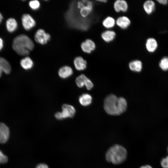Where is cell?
Wrapping results in <instances>:
<instances>
[{"instance_id": "6da1fadb", "label": "cell", "mask_w": 168, "mask_h": 168, "mask_svg": "<svg viewBox=\"0 0 168 168\" xmlns=\"http://www.w3.org/2000/svg\"><path fill=\"white\" fill-rule=\"evenodd\" d=\"M126 100L124 98H118L114 94L107 96L104 101V109L108 114L113 115L121 114L124 112L127 108Z\"/></svg>"}, {"instance_id": "7a4b0ae2", "label": "cell", "mask_w": 168, "mask_h": 168, "mask_svg": "<svg viewBox=\"0 0 168 168\" xmlns=\"http://www.w3.org/2000/svg\"><path fill=\"white\" fill-rule=\"evenodd\" d=\"M32 40L25 35L21 34L15 37L12 43V48L19 55L26 56L34 48Z\"/></svg>"}, {"instance_id": "3957f363", "label": "cell", "mask_w": 168, "mask_h": 168, "mask_svg": "<svg viewBox=\"0 0 168 168\" xmlns=\"http://www.w3.org/2000/svg\"><path fill=\"white\" fill-rule=\"evenodd\" d=\"M127 155L126 149L123 146L115 144L110 147L105 154L106 161L115 165L119 164L124 161Z\"/></svg>"}, {"instance_id": "277c9868", "label": "cell", "mask_w": 168, "mask_h": 168, "mask_svg": "<svg viewBox=\"0 0 168 168\" xmlns=\"http://www.w3.org/2000/svg\"><path fill=\"white\" fill-rule=\"evenodd\" d=\"M77 8L79 9V13L82 17H87L91 13L93 7V3L87 0L78 1L76 3Z\"/></svg>"}, {"instance_id": "5b68a950", "label": "cell", "mask_w": 168, "mask_h": 168, "mask_svg": "<svg viewBox=\"0 0 168 168\" xmlns=\"http://www.w3.org/2000/svg\"><path fill=\"white\" fill-rule=\"evenodd\" d=\"M34 37L36 42L43 45L46 44L51 38L50 35L42 29H38L36 31Z\"/></svg>"}, {"instance_id": "8992f818", "label": "cell", "mask_w": 168, "mask_h": 168, "mask_svg": "<svg viewBox=\"0 0 168 168\" xmlns=\"http://www.w3.org/2000/svg\"><path fill=\"white\" fill-rule=\"evenodd\" d=\"M22 26L25 30H29L36 25V22L33 17L30 14H25L21 17Z\"/></svg>"}, {"instance_id": "52a82bcc", "label": "cell", "mask_w": 168, "mask_h": 168, "mask_svg": "<svg viewBox=\"0 0 168 168\" xmlns=\"http://www.w3.org/2000/svg\"><path fill=\"white\" fill-rule=\"evenodd\" d=\"M61 112L63 119L67 118H72L74 116L76 111L75 108L72 105L64 104L62 106Z\"/></svg>"}, {"instance_id": "ba28073f", "label": "cell", "mask_w": 168, "mask_h": 168, "mask_svg": "<svg viewBox=\"0 0 168 168\" xmlns=\"http://www.w3.org/2000/svg\"><path fill=\"white\" fill-rule=\"evenodd\" d=\"M81 47L83 52L88 54H90L95 50L96 44L91 40L87 39L82 43Z\"/></svg>"}, {"instance_id": "9c48e42d", "label": "cell", "mask_w": 168, "mask_h": 168, "mask_svg": "<svg viewBox=\"0 0 168 168\" xmlns=\"http://www.w3.org/2000/svg\"><path fill=\"white\" fill-rule=\"evenodd\" d=\"M10 135V130L4 123L0 122V143H5L8 140Z\"/></svg>"}, {"instance_id": "30bf717a", "label": "cell", "mask_w": 168, "mask_h": 168, "mask_svg": "<svg viewBox=\"0 0 168 168\" xmlns=\"http://www.w3.org/2000/svg\"><path fill=\"white\" fill-rule=\"evenodd\" d=\"M113 7L114 11L117 12H126L128 9V4L124 0H117L114 3Z\"/></svg>"}, {"instance_id": "8fae6325", "label": "cell", "mask_w": 168, "mask_h": 168, "mask_svg": "<svg viewBox=\"0 0 168 168\" xmlns=\"http://www.w3.org/2000/svg\"><path fill=\"white\" fill-rule=\"evenodd\" d=\"M130 19L126 16H122L118 17L116 20V25L123 29L128 28L130 25Z\"/></svg>"}, {"instance_id": "7c38bea8", "label": "cell", "mask_w": 168, "mask_h": 168, "mask_svg": "<svg viewBox=\"0 0 168 168\" xmlns=\"http://www.w3.org/2000/svg\"><path fill=\"white\" fill-rule=\"evenodd\" d=\"M75 68L78 71H82L86 68L87 62L82 57L77 56L75 58L73 61Z\"/></svg>"}, {"instance_id": "4fadbf2b", "label": "cell", "mask_w": 168, "mask_h": 168, "mask_svg": "<svg viewBox=\"0 0 168 168\" xmlns=\"http://www.w3.org/2000/svg\"><path fill=\"white\" fill-rule=\"evenodd\" d=\"M11 66L8 61L4 58L0 57V78L3 72L9 74L11 71Z\"/></svg>"}, {"instance_id": "5bb4252c", "label": "cell", "mask_w": 168, "mask_h": 168, "mask_svg": "<svg viewBox=\"0 0 168 168\" xmlns=\"http://www.w3.org/2000/svg\"><path fill=\"white\" fill-rule=\"evenodd\" d=\"M73 73V71L71 67L68 66H65L61 67L58 71V74L60 77L65 79L71 76Z\"/></svg>"}, {"instance_id": "9a60e30c", "label": "cell", "mask_w": 168, "mask_h": 168, "mask_svg": "<svg viewBox=\"0 0 168 168\" xmlns=\"http://www.w3.org/2000/svg\"><path fill=\"white\" fill-rule=\"evenodd\" d=\"M101 37L105 42L109 43L113 41L115 38L116 33L113 30H107L101 34Z\"/></svg>"}, {"instance_id": "2e32d148", "label": "cell", "mask_w": 168, "mask_h": 168, "mask_svg": "<svg viewBox=\"0 0 168 168\" xmlns=\"http://www.w3.org/2000/svg\"><path fill=\"white\" fill-rule=\"evenodd\" d=\"M157 47V42L155 39L150 38L147 40L146 43V47L148 52L150 53L154 52Z\"/></svg>"}, {"instance_id": "e0dca14e", "label": "cell", "mask_w": 168, "mask_h": 168, "mask_svg": "<svg viewBox=\"0 0 168 168\" xmlns=\"http://www.w3.org/2000/svg\"><path fill=\"white\" fill-rule=\"evenodd\" d=\"M92 100L91 96L89 94L84 93L79 97V101L82 105L87 106L90 105Z\"/></svg>"}, {"instance_id": "ac0fdd59", "label": "cell", "mask_w": 168, "mask_h": 168, "mask_svg": "<svg viewBox=\"0 0 168 168\" xmlns=\"http://www.w3.org/2000/svg\"><path fill=\"white\" fill-rule=\"evenodd\" d=\"M143 9L148 14H152L154 11L155 8V2L151 0L146 1L143 4Z\"/></svg>"}, {"instance_id": "d6986e66", "label": "cell", "mask_w": 168, "mask_h": 168, "mask_svg": "<svg viewBox=\"0 0 168 168\" xmlns=\"http://www.w3.org/2000/svg\"><path fill=\"white\" fill-rule=\"evenodd\" d=\"M129 69L132 71L140 72L142 68V63L141 61L136 60L130 62L128 64Z\"/></svg>"}, {"instance_id": "ffe728a7", "label": "cell", "mask_w": 168, "mask_h": 168, "mask_svg": "<svg viewBox=\"0 0 168 168\" xmlns=\"http://www.w3.org/2000/svg\"><path fill=\"white\" fill-rule=\"evenodd\" d=\"M17 26L16 21L13 18H9L6 21L7 29L10 32H13L15 31L17 28Z\"/></svg>"}, {"instance_id": "44dd1931", "label": "cell", "mask_w": 168, "mask_h": 168, "mask_svg": "<svg viewBox=\"0 0 168 168\" xmlns=\"http://www.w3.org/2000/svg\"><path fill=\"white\" fill-rule=\"evenodd\" d=\"M20 63L21 67L26 70L31 69L34 65L32 60L29 57H26L21 59Z\"/></svg>"}, {"instance_id": "7402d4cb", "label": "cell", "mask_w": 168, "mask_h": 168, "mask_svg": "<svg viewBox=\"0 0 168 168\" xmlns=\"http://www.w3.org/2000/svg\"><path fill=\"white\" fill-rule=\"evenodd\" d=\"M116 23V21L114 18L110 16L106 17L103 21L102 24L103 26L107 29L113 28Z\"/></svg>"}, {"instance_id": "603a6c76", "label": "cell", "mask_w": 168, "mask_h": 168, "mask_svg": "<svg viewBox=\"0 0 168 168\" xmlns=\"http://www.w3.org/2000/svg\"><path fill=\"white\" fill-rule=\"evenodd\" d=\"M87 77L84 74H81L77 77L75 80V82L77 86L82 88L85 86Z\"/></svg>"}, {"instance_id": "cb8c5ba5", "label": "cell", "mask_w": 168, "mask_h": 168, "mask_svg": "<svg viewBox=\"0 0 168 168\" xmlns=\"http://www.w3.org/2000/svg\"><path fill=\"white\" fill-rule=\"evenodd\" d=\"M159 66L160 68L163 71L168 70V57H163L161 60Z\"/></svg>"}, {"instance_id": "d4e9b609", "label": "cell", "mask_w": 168, "mask_h": 168, "mask_svg": "<svg viewBox=\"0 0 168 168\" xmlns=\"http://www.w3.org/2000/svg\"><path fill=\"white\" fill-rule=\"evenodd\" d=\"M29 5L30 7L33 10L38 9L40 6L39 2L36 0L30 1L29 3Z\"/></svg>"}, {"instance_id": "484cf974", "label": "cell", "mask_w": 168, "mask_h": 168, "mask_svg": "<svg viewBox=\"0 0 168 168\" xmlns=\"http://www.w3.org/2000/svg\"><path fill=\"white\" fill-rule=\"evenodd\" d=\"M8 160V158L7 156L0 150V163H5L7 162Z\"/></svg>"}, {"instance_id": "4316f807", "label": "cell", "mask_w": 168, "mask_h": 168, "mask_svg": "<svg viewBox=\"0 0 168 168\" xmlns=\"http://www.w3.org/2000/svg\"><path fill=\"white\" fill-rule=\"evenodd\" d=\"M161 163L163 168H168V156L162 159Z\"/></svg>"}, {"instance_id": "83f0119b", "label": "cell", "mask_w": 168, "mask_h": 168, "mask_svg": "<svg viewBox=\"0 0 168 168\" xmlns=\"http://www.w3.org/2000/svg\"><path fill=\"white\" fill-rule=\"evenodd\" d=\"M93 86L94 85L92 82L88 78L85 86L86 89L88 90H90L92 88Z\"/></svg>"}, {"instance_id": "f1b7e54d", "label": "cell", "mask_w": 168, "mask_h": 168, "mask_svg": "<svg viewBox=\"0 0 168 168\" xmlns=\"http://www.w3.org/2000/svg\"><path fill=\"white\" fill-rule=\"evenodd\" d=\"M54 116L55 118L59 120L63 119L61 112H56L54 114Z\"/></svg>"}, {"instance_id": "f546056e", "label": "cell", "mask_w": 168, "mask_h": 168, "mask_svg": "<svg viewBox=\"0 0 168 168\" xmlns=\"http://www.w3.org/2000/svg\"><path fill=\"white\" fill-rule=\"evenodd\" d=\"M35 168H49V167L46 164L41 163L37 165Z\"/></svg>"}, {"instance_id": "4dcf8cb0", "label": "cell", "mask_w": 168, "mask_h": 168, "mask_svg": "<svg viewBox=\"0 0 168 168\" xmlns=\"http://www.w3.org/2000/svg\"><path fill=\"white\" fill-rule=\"evenodd\" d=\"M159 3L163 5H166L168 2V1L167 0H158L157 1Z\"/></svg>"}, {"instance_id": "1f68e13d", "label": "cell", "mask_w": 168, "mask_h": 168, "mask_svg": "<svg viewBox=\"0 0 168 168\" xmlns=\"http://www.w3.org/2000/svg\"><path fill=\"white\" fill-rule=\"evenodd\" d=\"M3 43L2 40L0 38V51L3 47Z\"/></svg>"}, {"instance_id": "d6a6232c", "label": "cell", "mask_w": 168, "mask_h": 168, "mask_svg": "<svg viewBox=\"0 0 168 168\" xmlns=\"http://www.w3.org/2000/svg\"><path fill=\"white\" fill-rule=\"evenodd\" d=\"M140 168H152L149 165H146L145 166H143L141 167Z\"/></svg>"}, {"instance_id": "836d02e7", "label": "cell", "mask_w": 168, "mask_h": 168, "mask_svg": "<svg viewBox=\"0 0 168 168\" xmlns=\"http://www.w3.org/2000/svg\"><path fill=\"white\" fill-rule=\"evenodd\" d=\"M96 1L99 2H102V3H106L108 1L107 0H96Z\"/></svg>"}, {"instance_id": "e575fe53", "label": "cell", "mask_w": 168, "mask_h": 168, "mask_svg": "<svg viewBox=\"0 0 168 168\" xmlns=\"http://www.w3.org/2000/svg\"><path fill=\"white\" fill-rule=\"evenodd\" d=\"M3 19V16L2 14L0 12V23L1 22Z\"/></svg>"}, {"instance_id": "d590c367", "label": "cell", "mask_w": 168, "mask_h": 168, "mask_svg": "<svg viewBox=\"0 0 168 168\" xmlns=\"http://www.w3.org/2000/svg\"><path fill=\"white\" fill-rule=\"evenodd\" d=\"M167 152H168V146L167 148Z\"/></svg>"}]
</instances>
